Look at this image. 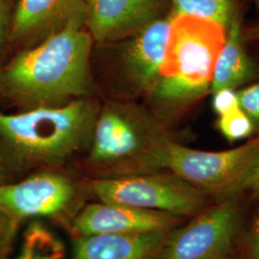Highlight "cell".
<instances>
[{
    "label": "cell",
    "instance_id": "8",
    "mask_svg": "<svg viewBox=\"0 0 259 259\" xmlns=\"http://www.w3.org/2000/svg\"><path fill=\"white\" fill-rule=\"evenodd\" d=\"M76 194L73 182L62 174L44 172L19 184L0 185V208L16 220L64 212Z\"/></svg>",
    "mask_w": 259,
    "mask_h": 259
},
{
    "label": "cell",
    "instance_id": "1",
    "mask_svg": "<svg viewBox=\"0 0 259 259\" xmlns=\"http://www.w3.org/2000/svg\"><path fill=\"white\" fill-rule=\"evenodd\" d=\"M93 39L83 2L39 46L20 53L1 71L2 91L36 107L88 95Z\"/></svg>",
    "mask_w": 259,
    "mask_h": 259
},
{
    "label": "cell",
    "instance_id": "18",
    "mask_svg": "<svg viewBox=\"0 0 259 259\" xmlns=\"http://www.w3.org/2000/svg\"><path fill=\"white\" fill-rule=\"evenodd\" d=\"M244 194H248L252 198L259 199V156L250 167L248 173L241 180L227 198H239Z\"/></svg>",
    "mask_w": 259,
    "mask_h": 259
},
{
    "label": "cell",
    "instance_id": "2",
    "mask_svg": "<svg viewBox=\"0 0 259 259\" xmlns=\"http://www.w3.org/2000/svg\"><path fill=\"white\" fill-rule=\"evenodd\" d=\"M172 141L163 123L143 108L109 103L95 121L87 166L94 179L157 172Z\"/></svg>",
    "mask_w": 259,
    "mask_h": 259
},
{
    "label": "cell",
    "instance_id": "23",
    "mask_svg": "<svg viewBox=\"0 0 259 259\" xmlns=\"http://www.w3.org/2000/svg\"><path fill=\"white\" fill-rule=\"evenodd\" d=\"M248 250L250 259H259V209L250 227L248 236Z\"/></svg>",
    "mask_w": 259,
    "mask_h": 259
},
{
    "label": "cell",
    "instance_id": "15",
    "mask_svg": "<svg viewBox=\"0 0 259 259\" xmlns=\"http://www.w3.org/2000/svg\"><path fill=\"white\" fill-rule=\"evenodd\" d=\"M173 15H189L211 19L228 30L235 21H242V0H171Z\"/></svg>",
    "mask_w": 259,
    "mask_h": 259
},
{
    "label": "cell",
    "instance_id": "27",
    "mask_svg": "<svg viewBox=\"0 0 259 259\" xmlns=\"http://www.w3.org/2000/svg\"><path fill=\"white\" fill-rule=\"evenodd\" d=\"M2 91V84H1V71H0V92Z\"/></svg>",
    "mask_w": 259,
    "mask_h": 259
},
{
    "label": "cell",
    "instance_id": "17",
    "mask_svg": "<svg viewBox=\"0 0 259 259\" xmlns=\"http://www.w3.org/2000/svg\"><path fill=\"white\" fill-rule=\"evenodd\" d=\"M217 128L230 142L250 138L253 135L255 124L240 108L223 114L217 121Z\"/></svg>",
    "mask_w": 259,
    "mask_h": 259
},
{
    "label": "cell",
    "instance_id": "24",
    "mask_svg": "<svg viewBox=\"0 0 259 259\" xmlns=\"http://www.w3.org/2000/svg\"><path fill=\"white\" fill-rule=\"evenodd\" d=\"M242 36L246 40L259 41V19L248 26H242Z\"/></svg>",
    "mask_w": 259,
    "mask_h": 259
},
{
    "label": "cell",
    "instance_id": "4",
    "mask_svg": "<svg viewBox=\"0 0 259 259\" xmlns=\"http://www.w3.org/2000/svg\"><path fill=\"white\" fill-rule=\"evenodd\" d=\"M98 113L97 105L87 99L19 114L0 113V134L22 160L58 166L90 146Z\"/></svg>",
    "mask_w": 259,
    "mask_h": 259
},
{
    "label": "cell",
    "instance_id": "5",
    "mask_svg": "<svg viewBox=\"0 0 259 259\" xmlns=\"http://www.w3.org/2000/svg\"><path fill=\"white\" fill-rule=\"evenodd\" d=\"M89 187L103 202L182 217L195 216L206 207L208 195L169 173L93 179Z\"/></svg>",
    "mask_w": 259,
    "mask_h": 259
},
{
    "label": "cell",
    "instance_id": "9",
    "mask_svg": "<svg viewBox=\"0 0 259 259\" xmlns=\"http://www.w3.org/2000/svg\"><path fill=\"white\" fill-rule=\"evenodd\" d=\"M85 27L98 42L134 35L171 12V0H83Z\"/></svg>",
    "mask_w": 259,
    "mask_h": 259
},
{
    "label": "cell",
    "instance_id": "26",
    "mask_svg": "<svg viewBox=\"0 0 259 259\" xmlns=\"http://www.w3.org/2000/svg\"><path fill=\"white\" fill-rule=\"evenodd\" d=\"M223 259H239V258H237V257H236V256H235V255H234V254H233V253H231V254H230V255H228V256H226V257H225V258H223Z\"/></svg>",
    "mask_w": 259,
    "mask_h": 259
},
{
    "label": "cell",
    "instance_id": "21",
    "mask_svg": "<svg viewBox=\"0 0 259 259\" xmlns=\"http://www.w3.org/2000/svg\"><path fill=\"white\" fill-rule=\"evenodd\" d=\"M213 94V110L219 116L239 108L237 93L233 89H222Z\"/></svg>",
    "mask_w": 259,
    "mask_h": 259
},
{
    "label": "cell",
    "instance_id": "3",
    "mask_svg": "<svg viewBox=\"0 0 259 259\" xmlns=\"http://www.w3.org/2000/svg\"><path fill=\"white\" fill-rule=\"evenodd\" d=\"M227 29L211 19L173 15L157 82L147 94L157 110L180 111L210 91Z\"/></svg>",
    "mask_w": 259,
    "mask_h": 259
},
{
    "label": "cell",
    "instance_id": "7",
    "mask_svg": "<svg viewBox=\"0 0 259 259\" xmlns=\"http://www.w3.org/2000/svg\"><path fill=\"white\" fill-rule=\"evenodd\" d=\"M242 223L238 198L220 200L171 230L154 259L225 258L233 250Z\"/></svg>",
    "mask_w": 259,
    "mask_h": 259
},
{
    "label": "cell",
    "instance_id": "20",
    "mask_svg": "<svg viewBox=\"0 0 259 259\" xmlns=\"http://www.w3.org/2000/svg\"><path fill=\"white\" fill-rule=\"evenodd\" d=\"M19 221L0 208V257L5 256L18 230Z\"/></svg>",
    "mask_w": 259,
    "mask_h": 259
},
{
    "label": "cell",
    "instance_id": "10",
    "mask_svg": "<svg viewBox=\"0 0 259 259\" xmlns=\"http://www.w3.org/2000/svg\"><path fill=\"white\" fill-rule=\"evenodd\" d=\"M184 217L122 204L99 203L85 205L72 221L76 237L102 233L170 231L180 226Z\"/></svg>",
    "mask_w": 259,
    "mask_h": 259
},
{
    "label": "cell",
    "instance_id": "19",
    "mask_svg": "<svg viewBox=\"0 0 259 259\" xmlns=\"http://www.w3.org/2000/svg\"><path fill=\"white\" fill-rule=\"evenodd\" d=\"M239 108L254 124L259 123V83L251 84L237 93Z\"/></svg>",
    "mask_w": 259,
    "mask_h": 259
},
{
    "label": "cell",
    "instance_id": "13",
    "mask_svg": "<svg viewBox=\"0 0 259 259\" xmlns=\"http://www.w3.org/2000/svg\"><path fill=\"white\" fill-rule=\"evenodd\" d=\"M83 0H19L14 13L10 36L13 40L52 31L79 7Z\"/></svg>",
    "mask_w": 259,
    "mask_h": 259
},
{
    "label": "cell",
    "instance_id": "12",
    "mask_svg": "<svg viewBox=\"0 0 259 259\" xmlns=\"http://www.w3.org/2000/svg\"><path fill=\"white\" fill-rule=\"evenodd\" d=\"M170 231L76 237L72 259H154Z\"/></svg>",
    "mask_w": 259,
    "mask_h": 259
},
{
    "label": "cell",
    "instance_id": "25",
    "mask_svg": "<svg viewBox=\"0 0 259 259\" xmlns=\"http://www.w3.org/2000/svg\"><path fill=\"white\" fill-rule=\"evenodd\" d=\"M251 2L253 3V5H254V7L256 9V12H257V15H258L259 17V0H251Z\"/></svg>",
    "mask_w": 259,
    "mask_h": 259
},
{
    "label": "cell",
    "instance_id": "29",
    "mask_svg": "<svg viewBox=\"0 0 259 259\" xmlns=\"http://www.w3.org/2000/svg\"><path fill=\"white\" fill-rule=\"evenodd\" d=\"M3 257H4V256H3Z\"/></svg>",
    "mask_w": 259,
    "mask_h": 259
},
{
    "label": "cell",
    "instance_id": "6",
    "mask_svg": "<svg viewBox=\"0 0 259 259\" xmlns=\"http://www.w3.org/2000/svg\"><path fill=\"white\" fill-rule=\"evenodd\" d=\"M259 156V135L236 148L207 152L172 141L163 169L208 196L225 199L245 177Z\"/></svg>",
    "mask_w": 259,
    "mask_h": 259
},
{
    "label": "cell",
    "instance_id": "14",
    "mask_svg": "<svg viewBox=\"0 0 259 259\" xmlns=\"http://www.w3.org/2000/svg\"><path fill=\"white\" fill-rule=\"evenodd\" d=\"M242 21H235L227 30V39L213 70L210 92L235 87L251 79L255 65L244 48Z\"/></svg>",
    "mask_w": 259,
    "mask_h": 259
},
{
    "label": "cell",
    "instance_id": "28",
    "mask_svg": "<svg viewBox=\"0 0 259 259\" xmlns=\"http://www.w3.org/2000/svg\"><path fill=\"white\" fill-rule=\"evenodd\" d=\"M0 259H5V256L4 257H0Z\"/></svg>",
    "mask_w": 259,
    "mask_h": 259
},
{
    "label": "cell",
    "instance_id": "16",
    "mask_svg": "<svg viewBox=\"0 0 259 259\" xmlns=\"http://www.w3.org/2000/svg\"><path fill=\"white\" fill-rule=\"evenodd\" d=\"M63 242L44 224L31 223L23 235V246L18 259H63Z\"/></svg>",
    "mask_w": 259,
    "mask_h": 259
},
{
    "label": "cell",
    "instance_id": "22",
    "mask_svg": "<svg viewBox=\"0 0 259 259\" xmlns=\"http://www.w3.org/2000/svg\"><path fill=\"white\" fill-rule=\"evenodd\" d=\"M11 7L8 0H0V48L4 47L9 35Z\"/></svg>",
    "mask_w": 259,
    "mask_h": 259
},
{
    "label": "cell",
    "instance_id": "11",
    "mask_svg": "<svg viewBox=\"0 0 259 259\" xmlns=\"http://www.w3.org/2000/svg\"><path fill=\"white\" fill-rule=\"evenodd\" d=\"M173 14L150 22L132 35L124 50L123 67L133 88L148 94L157 82Z\"/></svg>",
    "mask_w": 259,
    "mask_h": 259
}]
</instances>
